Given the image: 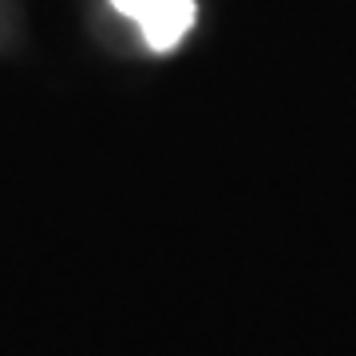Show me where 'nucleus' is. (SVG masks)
I'll list each match as a JSON object with an SVG mask.
<instances>
[{"label": "nucleus", "instance_id": "f257e3e1", "mask_svg": "<svg viewBox=\"0 0 356 356\" xmlns=\"http://www.w3.org/2000/svg\"><path fill=\"white\" fill-rule=\"evenodd\" d=\"M131 20H139L143 36L154 51L175 48L194 24V0H111Z\"/></svg>", "mask_w": 356, "mask_h": 356}]
</instances>
